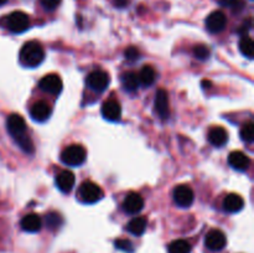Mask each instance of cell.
<instances>
[{
	"label": "cell",
	"mask_w": 254,
	"mask_h": 253,
	"mask_svg": "<svg viewBox=\"0 0 254 253\" xmlns=\"http://www.w3.org/2000/svg\"><path fill=\"white\" fill-rule=\"evenodd\" d=\"M42 227V220L36 213H29L21 220V228L26 232H39Z\"/></svg>",
	"instance_id": "17"
},
{
	"label": "cell",
	"mask_w": 254,
	"mask_h": 253,
	"mask_svg": "<svg viewBox=\"0 0 254 253\" xmlns=\"http://www.w3.org/2000/svg\"><path fill=\"white\" fill-rule=\"evenodd\" d=\"M86 160V150L81 145H69L62 151L61 161L68 166H79Z\"/></svg>",
	"instance_id": "2"
},
{
	"label": "cell",
	"mask_w": 254,
	"mask_h": 253,
	"mask_svg": "<svg viewBox=\"0 0 254 253\" xmlns=\"http://www.w3.org/2000/svg\"><path fill=\"white\" fill-rule=\"evenodd\" d=\"M123 207L127 213L129 215H135V213L140 212L144 207V200L138 192H129L126 196L124 200Z\"/></svg>",
	"instance_id": "12"
},
{
	"label": "cell",
	"mask_w": 254,
	"mask_h": 253,
	"mask_svg": "<svg viewBox=\"0 0 254 253\" xmlns=\"http://www.w3.org/2000/svg\"><path fill=\"white\" fill-rule=\"evenodd\" d=\"M124 55H126V59L130 62L136 61V60L140 57V52H139V50L134 46L128 47V49L126 50V52H124Z\"/></svg>",
	"instance_id": "29"
},
{
	"label": "cell",
	"mask_w": 254,
	"mask_h": 253,
	"mask_svg": "<svg viewBox=\"0 0 254 253\" xmlns=\"http://www.w3.org/2000/svg\"><path fill=\"white\" fill-rule=\"evenodd\" d=\"M129 2H130V0H113V5L114 6L119 7V9L128 6Z\"/></svg>",
	"instance_id": "33"
},
{
	"label": "cell",
	"mask_w": 254,
	"mask_h": 253,
	"mask_svg": "<svg viewBox=\"0 0 254 253\" xmlns=\"http://www.w3.org/2000/svg\"><path fill=\"white\" fill-rule=\"evenodd\" d=\"M251 27H252V19H247L242 25H241V27L238 29V32L243 35V34H246V32L250 31Z\"/></svg>",
	"instance_id": "32"
},
{
	"label": "cell",
	"mask_w": 254,
	"mask_h": 253,
	"mask_svg": "<svg viewBox=\"0 0 254 253\" xmlns=\"http://www.w3.org/2000/svg\"><path fill=\"white\" fill-rule=\"evenodd\" d=\"M240 134L242 140L247 141V143H252L254 138V128L252 122H248V123L243 124L242 128H241Z\"/></svg>",
	"instance_id": "25"
},
{
	"label": "cell",
	"mask_w": 254,
	"mask_h": 253,
	"mask_svg": "<svg viewBox=\"0 0 254 253\" xmlns=\"http://www.w3.org/2000/svg\"><path fill=\"white\" fill-rule=\"evenodd\" d=\"M45 51L37 41H29L20 50V62L25 67H36L44 61Z\"/></svg>",
	"instance_id": "1"
},
{
	"label": "cell",
	"mask_w": 254,
	"mask_h": 253,
	"mask_svg": "<svg viewBox=\"0 0 254 253\" xmlns=\"http://www.w3.org/2000/svg\"><path fill=\"white\" fill-rule=\"evenodd\" d=\"M102 116L108 119V121H119L122 117V107L119 102L111 99V101H107L106 103H103V106H102Z\"/></svg>",
	"instance_id": "14"
},
{
	"label": "cell",
	"mask_w": 254,
	"mask_h": 253,
	"mask_svg": "<svg viewBox=\"0 0 254 253\" xmlns=\"http://www.w3.org/2000/svg\"><path fill=\"white\" fill-rule=\"evenodd\" d=\"M114 246H116L117 250L123 251L126 253H133L134 252V247L133 243L130 242L129 240H126V238H119L114 242Z\"/></svg>",
	"instance_id": "27"
},
{
	"label": "cell",
	"mask_w": 254,
	"mask_h": 253,
	"mask_svg": "<svg viewBox=\"0 0 254 253\" xmlns=\"http://www.w3.org/2000/svg\"><path fill=\"white\" fill-rule=\"evenodd\" d=\"M5 26L15 34H20L29 29L30 19L25 12L14 11L5 17Z\"/></svg>",
	"instance_id": "3"
},
{
	"label": "cell",
	"mask_w": 254,
	"mask_h": 253,
	"mask_svg": "<svg viewBox=\"0 0 254 253\" xmlns=\"http://www.w3.org/2000/svg\"><path fill=\"white\" fill-rule=\"evenodd\" d=\"M169 253H190L191 245L185 240H176L169 245Z\"/></svg>",
	"instance_id": "23"
},
{
	"label": "cell",
	"mask_w": 254,
	"mask_h": 253,
	"mask_svg": "<svg viewBox=\"0 0 254 253\" xmlns=\"http://www.w3.org/2000/svg\"><path fill=\"white\" fill-rule=\"evenodd\" d=\"M227 25V17L222 11H213L206 19V27L212 34L223 31Z\"/></svg>",
	"instance_id": "9"
},
{
	"label": "cell",
	"mask_w": 254,
	"mask_h": 253,
	"mask_svg": "<svg viewBox=\"0 0 254 253\" xmlns=\"http://www.w3.org/2000/svg\"><path fill=\"white\" fill-rule=\"evenodd\" d=\"M193 54H195L196 59L198 60H207L210 57V49L206 45H196L193 47Z\"/></svg>",
	"instance_id": "28"
},
{
	"label": "cell",
	"mask_w": 254,
	"mask_h": 253,
	"mask_svg": "<svg viewBox=\"0 0 254 253\" xmlns=\"http://www.w3.org/2000/svg\"><path fill=\"white\" fill-rule=\"evenodd\" d=\"M138 77L140 84L149 87L154 83V81H155V71H154V68L151 66H144Z\"/></svg>",
	"instance_id": "22"
},
{
	"label": "cell",
	"mask_w": 254,
	"mask_h": 253,
	"mask_svg": "<svg viewBox=\"0 0 254 253\" xmlns=\"http://www.w3.org/2000/svg\"><path fill=\"white\" fill-rule=\"evenodd\" d=\"M52 113L51 107L49 106V103L44 101H39L31 107L30 109V116L34 121L36 122H45L50 118Z\"/></svg>",
	"instance_id": "13"
},
{
	"label": "cell",
	"mask_w": 254,
	"mask_h": 253,
	"mask_svg": "<svg viewBox=\"0 0 254 253\" xmlns=\"http://www.w3.org/2000/svg\"><path fill=\"white\" fill-rule=\"evenodd\" d=\"M6 128L10 135L14 138V140H17L21 136L26 135V123L24 118L19 114H10L6 121Z\"/></svg>",
	"instance_id": "5"
},
{
	"label": "cell",
	"mask_w": 254,
	"mask_h": 253,
	"mask_svg": "<svg viewBox=\"0 0 254 253\" xmlns=\"http://www.w3.org/2000/svg\"><path fill=\"white\" fill-rule=\"evenodd\" d=\"M202 86H203V88H210L211 83L208 81H202Z\"/></svg>",
	"instance_id": "34"
},
{
	"label": "cell",
	"mask_w": 254,
	"mask_h": 253,
	"mask_svg": "<svg viewBox=\"0 0 254 253\" xmlns=\"http://www.w3.org/2000/svg\"><path fill=\"white\" fill-rule=\"evenodd\" d=\"M217 2L221 6L232 7L233 10L237 9V6H242V2L240 0H217Z\"/></svg>",
	"instance_id": "31"
},
{
	"label": "cell",
	"mask_w": 254,
	"mask_h": 253,
	"mask_svg": "<svg viewBox=\"0 0 254 253\" xmlns=\"http://www.w3.org/2000/svg\"><path fill=\"white\" fill-rule=\"evenodd\" d=\"M155 109L161 119H168L170 117V103H169V94L165 89H159L155 94Z\"/></svg>",
	"instance_id": "10"
},
{
	"label": "cell",
	"mask_w": 254,
	"mask_h": 253,
	"mask_svg": "<svg viewBox=\"0 0 254 253\" xmlns=\"http://www.w3.org/2000/svg\"><path fill=\"white\" fill-rule=\"evenodd\" d=\"M228 163L233 169L240 171H245L250 168L251 160L242 151H232L228 156Z\"/></svg>",
	"instance_id": "15"
},
{
	"label": "cell",
	"mask_w": 254,
	"mask_h": 253,
	"mask_svg": "<svg viewBox=\"0 0 254 253\" xmlns=\"http://www.w3.org/2000/svg\"><path fill=\"white\" fill-rule=\"evenodd\" d=\"M122 83H123V87L126 91L135 92L139 88L140 82H139L138 74L134 73V72H127L122 77Z\"/></svg>",
	"instance_id": "20"
},
{
	"label": "cell",
	"mask_w": 254,
	"mask_h": 253,
	"mask_svg": "<svg viewBox=\"0 0 254 253\" xmlns=\"http://www.w3.org/2000/svg\"><path fill=\"white\" fill-rule=\"evenodd\" d=\"M6 1L7 0H0V6H1V5H4Z\"/></svg>",
	"instance_id": "35"
},
{
	"label": "cell",
	"mask_w": 254,
	"mask_h": 253,
	"mask_svg": "<svg viewBox=\"0 0 254 253\" xmlns=\"http://www.w3.org/2000/svg\"><path fill=\"white\" fill-rule=\"evenodd\" d=\"M146 220L144 217H134L133 220L129 221L127 230L134 236H141L145 232Z\"/></svg>",
	"instance_id": "21"
},
{
	"label": "cell",
	"mask_w": 254,
	"mask_h": 253,
	"mask_svg": "<svg viewBox=\"0 0 254 253\" xmlns=\"http://www.w3.org/2000/svg\"><path fill=\"white\" fill-rule=\"evenodd\" d=\"M87 84L91 89L96 92H103L106 91L107 87L109 86V76L104 71H97L91 72L87 77Z\"/></svg>",
	"instance_id": "6"
},
{
	"label": "cell",
	"mask_w": 254,
	"mask_h": 253,
	"mask_svg": "<svg viewBox=\"0 0 254 253\" xmlns=\"http://www.w3.org/2000/svg\"><path fill=\"white\" fill-rule=\"evenodd\" d=\"M41 1L42 7L47 11H52L56 7H59V5L61 4V0H40Z\"/></svg>",
	"instance_id": "30"
},
{
	"label": "cell",
	"mask_w": 254,
	"mask_h": 253,
	"mask_svg": "<svg viewBox=\"0 0 254 253\" xmlns=\"http://www.w3.org/2000/svg\"><path fill=\"white\" fill-rule=\"evenodd\" d=\"M240 51L243 56L248 59H253L254 56V44L250 36H243L240 41Z\"/></svg>",
	"instance_id": "24"
},
{
	"label": "cell",
	"mask_w": 254,
	"mask_h": 253,
	"mask_svg": "<svg viewBox=\"0 0 254 253\" xmlns=\"http://www.w3.org/2000/svg\"><path fill=\"white\" fill-rule=\"evenodd\" d=\"M226 236L222 231L212 230L207 233L205 240V245L211 251H221L226 247Z\"/></svg>",
	"instance_id": "11"
},
{
	"label": "cell",
	"mask_w": 254,
	"mask_h": 253,
	"mask_svg": "<svg viewBox=\"0 0 254 253\" xmlns=\"http://www.w3.org/2000/svg\"><path fill=\"white\" fill-rule=\"evenodd\" d=\"M228 134L222 126H213L208 131V141L213 146H222L227 143Z\"/></svg>",
	"instance_id": "19"
},
{
	"label": "cell",
	"mask_w": 254,
	"mask_h": 253,
	"mask_svg": "<svg viewBox=\"0 0 254 253\" xmlns=\"http://www.w3.org/2000/svg\"><path fill=\"white\" fill-rule=\"evenodd\" d=\"M45 221H46L47 228H50V230H57L62 225V217L56 212H50L45 218Z\"/></svg>",
	"instance_id": "26"
},
{
	"label": "cell",
	"mask_w": 254,
	"mask_h": 253,
	"mask_svg": "<svg viewBox=\"0 0 254 253\" xmlns=\"http://www.w3.org/2000/svg\"><path fill=\"white\" fill-rule=\"evenodd\" d=\"M193 198H195V195L190 186L179 185L174 190V201L181 207H189L192 205Z\"/></svg>",
	"instance_id": "8"
},
{
	"label": "cell",
	"mask_w": 254,
	"mask_h": 253,
	"mask_svg": "<svg viewBox=\"0 0 254 253\" xmlns=\"http://www.w3.org/2000/svg\"><path fill=\"white\" fill-rule=\"evenodd\" d=\"M40 88L44 92H47L50 94H54V96H57L59 93H61L62 91V79L60 78V76L54 73L46 74L45 77H42L39 82Z\"/></svg>",
	"instance_id": "7"
},
{
	"label": "cell",
	"mask_w": 254,
	"mask_h": 253,
	"mask_svg": "<svg viewBox=\"0 0 254 253\" xmlns=\"http://www.w3.org/2000/svg\"><path fill=\"white\" fill-rule=\"evenodd\" d=\"M243 206H245V201H243V198L241 197L240 195H237V193H230V195L226 196L225 200H223V208H225L227 212H238V211L242 210Z\"/></svg>",
	"instance_id": "18"
},
{
	"label": "cell",
	"mask_w": 254,
	"mask_h": 253,
	"mask_svg": "<svg viewBox=\"0 0 254 253\" xmlns=\"http://www.w3.org/2000/svg\"><path fill=\"white\" fill-rule=\"evenodd\" d=\"M56 185L62 192H69L74 186V175L68 170L61 171L56 176Z\"/></svg>",
	"instance_id": "16"
},
{
	"label": "cell",
	"mask_w": 254,
	"mask_h": 253,
	"mask_svg": "<svg viewBox=\"0 0 254 253\" xmlns=\"http://www.w3.org/2000/svg\"><path fill=\"white\" fill-rule=\"evenodd\" d=\"M78 196L82 202L86 203H94L103 197V191L97 184L86 181L81 185L78 190Z\"/></svg>",
	"instance_id": "4"
}]
</instances>
